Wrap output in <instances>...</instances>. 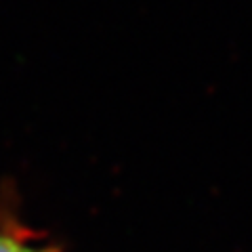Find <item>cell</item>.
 <instances>
[{
  "mask_svg": "<svg viewBox=\"0 0 252 252\" xmlns=\"http://www.w3.org/2000/svg\"><path fill=\"white\" fill-rule=\"evenodd\" d=\"M0 252H46L30 242V235H23L19 231L0 223Z\"/></svg>",
  "mask_w": 252,
  "mask_h": 252,
  "instance_id": "obj_1",
  "label": "cell"
}]
</instances>
